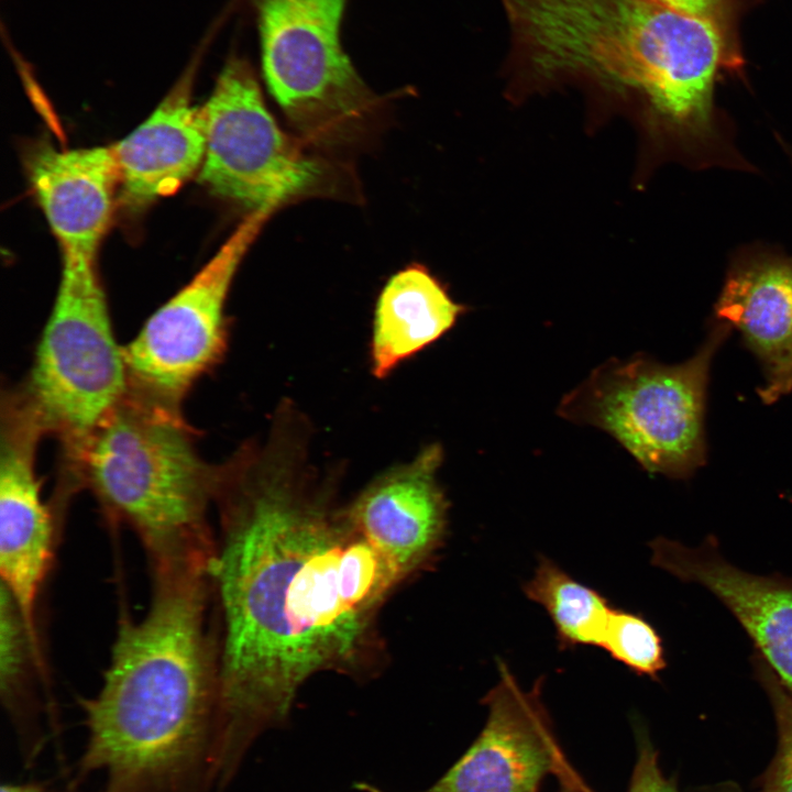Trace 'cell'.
<instances>
[{"label":"cell","instance_id":"cell-5","mask_svg":"<svg viewBox=\"0 0 792 792\" xmlns=\"http://www.w3.org/2000/svg\"><path fill=\"white\" fill-rule=\"evenodd\" d=\"M730 331L713 319L696 353L674 365L641 353L608 360L562 398L558 414L604 430L651 474L689 479L706 461L710 367Z\"/></svg>","mask_w":792,"mask_h":792},{"label":"cell","instance_id":"cell-7","mask_svg":"<svg viewBox=\"0 0 792 792\" xmlns=\"http://www.w3.org/2000/svg\"><path fill=\"white\" fill-rule=\"evenodd\" d=\"M246 1L266 85L294 128L316 144L351 135L380 98L344 51L346 0Z\"/></svg>","mask_w":792,"mask_h":792},{"label":"cell","instance_id":"cell-15","mask_svg":"<svg viewBox=\"0 0 792 792\" xmlns=\"http://www.w3.org/2000/svg\"><path fill=\"white\" fill-rule=\"evenodd\" d=\"M25 161L34 195L62 252L96 257L119 188L112 146L59 150L40 142Z\"/></svg>","mask_w":792,"mask_h":792},{"label":"cell","instance_id":"cell-12","mask_svg":"<svg viewBox=\"0 0 792 792\" xmlns=\"http://www.w3.org/2000/svg\"><path fill=\"white\" fill-rule=\"evenodd\" d=\"M442 460L441 446L429 444L346 504L358 531L403 580L431 561L447 535L449 503L437 477Z\"/></svg>","mask_w":792,"mask_h":792},{"label":"cell","instance_id":"cell-24","mask_svg":"<svg viewBox=\"0 0 792 792\" xmlns=\"http://www.w3.org/2000/svg\"><path fill=\"white\" fill-rule=\"evenodd\" d=\"M0 792H53L44 783L40 782H4L1 784ZM99 792H108L102 789Z\"/></svg>","mask_w":792,"mask_h":792},{"label":"cell","instance_id":"cell-3","mask_svg":"<svg viewBox=\"0 0 792 792\" xmlns=\"http://www.w3.org/2000/svg\"><path fill=\"white\" fill-rule=\"evenodd\" d=\"M501 1L536 73L635 90L676 140L704 138L717 124L715 80L733 64L721 23L653 0Z\"/></svg>","mask_w":792,"mask_h":792},{"label":"cell","instance_id":"cell-20","mask_svg":"<svg viewBox=\"0 0 792 792\" xmlns=\"http://www.w3.org/2000/svg\"><path fill=\"white\" fill-rule=\"evenodd\" d=\"M601 648L640 676L657 680L666 669L663 641L641 615L613 608Z\"/></svg>","mask_w":792,"mask_h":792},{"label":"cell","instance_id":"cell-18","mask_svg":"<svg viewBox=\"0 0 792 792\" xmlns=\"http://www.w3.org/2000/svg\"><path fill=\"white\" fill-rule=\"evenodd\" d=\"M40 688L55 706L45 657L35 648L14 601L0 586V700L25 769L36 765L47 745L44 715L51 730Z\"/></svg>","mask_w":792,"mask_h":792},{"label":"cell","instance_id":"cell-8","mask_svg":"<svg viewBox=\"0 0 792 792\" xmlns=\"http://www.w3.org/2000/svg\"><path fill=\"white\" fill-rule=\"evenodd\" d=\"M275 210L251 211L201 270L122 346L129 393L183 411L195 384L228 350L224 309L232 280Z\"/></svg>","mask_w":792,"mask_h":792},{"label":"cell","instance_id":"cell-1","mask_svg":"<svg viewBox=\"0 0 792 792\" xmlns=\"http://www.w3.org/2000/svg\"><path fill=\"white\" fill-rule=\"evenodd\" d=\"M309 443L308 424L283 406L265 440L219 464L210 583L217 756L229 771L287 722L310 678L377 667L378 613L404 581L358 531Z\"/></svg>","mask_w":792,"mask_h":792},{"label":"cell","instance_id":"cell-23","mask_svg":"<svg viewBox=\"0 0 792 792\" xmlns=\"http://www.w3.org/2000/svg\"><path fill=\"white\" fill-rule=\"evenodd\" d=\"M668 8L712 19L722 24L729 0H653Z\"/></svg>","mask_w":792,"mask_h":792},{"label":"cell","instance_id":"cell-25","mask_svg":"<svg viewBox=\"0 0 792 792\" xmlns=\"http://www.w3.org/2000/svg\"><path fill=\"white\" fill-rule=\"evenodd\" d=\"M557 777L560 780V792H587L569 765Z\"/></svg>","mask_w":792,"mask_h":792},{"label":"cell","instance_id":"cell-21","mask_svg":"<svg viewBox=\"0 0 792 792\" xmlns=\"http://www.w3.org/2000/svg\"><path fill=\"white\" fill-rule=\"evenodd\" d=\"M755 674L770 700L778 730V747L763 779L761 792H792V696L766 662L751 657Z\"/></svg>","mask_w":792,"mask_h":792},{"label":"cell","instance_id":"cell-2","mask_svg":"<svg viewBox=\"0 0 792 792\" xmlns=\"http://www.w3.org/2000/svg\"><path fill=\"white\" fill-rule=\"evenodd\" d=\"M141 619L122 617L102 684L78 701L86 741L68 789L212 792L219 713L210 571L152 572Z\"/></svg>","mask_w":792,"mask_h":792},{"label":"cell","instance_id":"cell-16","mask_svg":"<svg viewBox=\"0 0 792 792\" xmlns=\"http://www.w3.org/2000/svg\"><path fill=\"white\" fill-rule=\"evenodd\" d=\"M196 63L150 117L112 146L123 202L141 208L177 191L200 170L206 133L201 106L193 103Z\"/></svg>","mask_w":792,"mask_h":792},{"label":"cell","instance_id":"cell-17","mask_svg":"<svg viewBox=\"0 0 792 792\" xmlns=\"http://www.w3.org/2000/svg\"><path fill=\"white\" fill-rule=\"evenodd\" d=\"M465 311L422 265L394 274L382 289L374 314L371 370L388 376L402 362L446 334Z\"/></svg>","mask_w":792,"mask_h":792},{"label":"cell","instance_id":"cell-19","mask_svg":"<svg viewBox=\"0 0 792 792\" xmlns=\"http://www.w3.org/2000/svg\"><path fill=\"white\" fill-rule=\"evenodd\" d=\"M522 590L546 609L562 649L601 647L614 607L598 591L579 582L544 556H539L535 573Z\"/></svg>","mask_w":792,"mask_h":792},{"label":"cell","instance_id":"cell-4","mask_svg":"<svg viewBox=\"0 0 792 792\" xmlns=\"http://www.w3.org/2000/svg\"><path fill=\"white\" fill-rule=\"evenodd\" d=\"M183 411L127 391L75 459L58 466L55 495L87 490L112 524L139 538L151 571L211 568V509L219 464L207 462Z\"/></svg>","mask_w":792,"mask_h":792},{"label":"cell","instance_id":"cell-13","mask_svg":"<svg viewBox=\"0 0 792 792\" xmlns=\"http://www.w3.org/2000/svg\"><path fill=\"white\" fill-rule=\"evenodd\" d=\"M650 548L653 565L705 587L722 602L792 696V576L758 575L735 566L714 536L697 547L658 537Z\"/></svg>","mask_w":792,"mask_h":792},{"label":"cell","instance_id":"cell-6","mask_svg":"<svg viewBox=\"0 0 792 792\" xmlns=\"http://www.w3.org/2000/svg\"><path fill=\"white\" fill-rule=\"evenodd\" d=\"M72 461L128 389L96 257L62 252L56 297L32 366L19 383Z\"/></svg>","mask_w":792,"mask_h":792},{"label":"cell","instance_id":"cell-11","mask_svg":"<svg viewBox=\"0 0 792 792\" xmlns=\"http://www.w3.org/2000/svg\"><path fill=\"white\" fill-rule=\"evenodd\" d=\"M499 680L485 695L488 715L480 735L455 763L422 792H540L548 774L569 763L541 700L542 679L522 690L498 661ZM362 792H384L360 782Z\"/></svg>","mask_w":792,"mask_h":792},{"label":"cell","instance_id":"cell-10","mask_svg":"<svg viewBox=\"0 0 792 792\" xmlns=\"http://www.w3.org/2000/svg\"><path fill=\"white\" fill-rule=\"evenodd\" d=\"M45 426L16 386L2 387L0 406V574L35 648L41 593L52 569L63 518L45 502L36 473Z\"/></svg>","mask_w":792,"mask_h":792},{"label":"cell","instance_id":"cell-14","mask_svg":"<svg viewBox=\"0 0 792 792\" xmlns=\"http://www.w3.org/2000/svg\"><path fill=\"white\" fill-rule=\"evenodd\" d=\"M714 319L736 329L758 360L770 405L792 392V256L766 249L737 255L729 265Z\"/></svg>","mask_w":792,"mask_h":792},{"label":"cell","instance_id":"cell-22","mask_svg":"<svg viewBox=\"0 0 792 792\" xmlns=\"http://www.w3.org/2000/svg\"><path fill=\"white\" fill-rule=\"evenodd\" d=\"M627 792H679L675 783L663 776L658 754L642 732L638 737V755Z\"/></svg>","mask_w":792,"mask_h":792},{"label":"cell","instance_id":"cell-9","mask_svg":"<svg viewBox=\"0 0 792 792\" xmlns=\"http://www.w3.org/2000/svg\"><path fill=\"white\" fill-rule=\"evenodd\" d=\"M201 108L199 180L212 194L252 211L277 209L319 183L322 166L279 128L244 57H229Z\"/></svg>","mask_w":792,"mask_h":792}]
</instances>
